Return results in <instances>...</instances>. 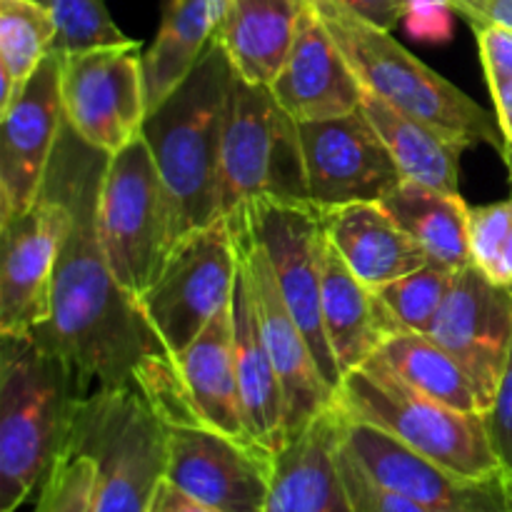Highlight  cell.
Wrapping results in <instances>:
<instances>
[{
    "label": "cell",
    "mask_w": 512,
    "mask_h": 512,
    "mask_svg": "<svg viewBox=\"0 0 512 512\" xmlns=\"http://www.w3.org/2000/svg\"><path fill=\"white\" fill-rule=\"evenodd\" d=\"M110 155L63 123L48 178L70 208V230L53 278L48 323L33 335L73 365L88 388H138L163 420H198L178 365L145 320L138 298L115 280L98 235V198Z\"/></svg>",
    "instance_id": "1"
},
{
    "label": "cell",
    "mask_w": 512,
    "mask_h": 512,
    "mask_svg": "<svg viewBox=\"0 0 512 512\" xmlns=\"http://www.w3.org/2000/svg\"><path fill=\"white\" fill-rule=\"evenodd\" d=\"M85 385L33 335H0V512H18L68 450Z\"/></svg>",
    "instance_id": "2"
},
{
    "label": "cell",
    "mask_w": 512,
    "mask_h": 512,
    "mask_svg": "<svg viewBox=\"0 0 512 512\" xmlns=\"http://www.w3.org/2000/svg\"><path fill=\"white\" fill-rule=\"evenodd\" d=\"M233 65L218 38L188 78L150 110L143 138L170 203L173 243L220 218V143Z\"/></svg>",
    "instance_id": "3"
},
{
    "label": "cell",
    "mask_w": 512,
    "mask_h": 512,
    "mask_svg": "<svg viewBox=\"0 0 512 512\" xmlns=\"http://www.w3.org/2000/svg\"><path fill=\"white\" fill-rule=\"evenodd\" d=\"M308 3L328 25L330 35L368 93L378 95L400 113L433 125L465 148L490 145L503 150L505 135L498 118L458 85L415 58L390 35V30L368 23L340 0Z\"/></svg>",
    "instance_id": "4"
},
{
    "label": "cell",
    "mask_w": 512,
    "mask_h": 512,
    "mask_svg": "<svg viewBox=\"0 0 512 512\" xmlns=\"http://www.w3.org/2000/svg\"><path fill=\"white\" fill-rule=\"evenodd\" d=\"M335 405L355 423L373 425L423 458L463 478L505 475L490 445L485 418L460 413L400 383L378 358H370L340 383Z\"/></svg>",
    "instance_id": "5"
},
{
    "label": "cell",
    "mask_w": 512,
    "mask_h": 512,
    "mask_svg": "<svg viewBox=\"0 0 512 512\" xmlns=\"http://www.w3.org/2000/svg\"><path fill=\"white\" fill-rule=\"evenodd\" d=\"M260 200L310 203L300 125L268 85L233 70L220 143V218Z\"/></svg>",
    "instance_id": "6"
},
{
    "label": "cell",
    "mask_w": 512,
    "mask_h": 512,
    "mask_svg": "<svg viewBox=\"0 0 512 512\" xmlns=\"http://www.w3.org/2000/svg\"><path fill=\"white\" fill-rule=\"evenodd\" d=\"M68 450L98 465L93 512H148L165 475L168 428L138 388H98L80 403Z\"/></svg>",
    "instance_id": "7"
},
{
    "label": "cell",
    "mask_w": 512,
    "mask_h": 512,
    "mask_svg": "<svg viewBox=\"0 0 512 512\" xmlns=\"http://www.w3.org/2000/svg\"><path fill=\"white\" fill-rule=\"evenodd\" d=\"M98 235L115 280L140 298L173 253L170 203L143 133L105 165Z\"/></svg>",
    "instance_id": "8"
},
{
    "label": "cell",
    "mask_w": 512,
    "mask_h": 512,
    "mask_svg": "<svg viewBox=\"0 0 512 512\" xmlns=\"http://www.w3.org/2000/svg\"><path fill=\"white\" fill-rule=\"evenodd\" d=\"M238 248L225 220L175 243L163 270L138 298L145 320L173 360L233 303Z\"/></svg>",
    "instance_id": "9"
},
{
    "label": "cell",
    "mask_w": 512,
    "mask_h": 512,
    "mask_svg": "<svg viewBox=\"0 0 512 512\" xmlns=\"http://www.w3.org/2000/svg\"><path fill=\"white\" fill-rule=\"evenodd\" d=\"M225 220L248 225L260 240L290 315L310 343L325 383L338 395L343 375L323 325V213L313 203L260 200Z\"/></svg>",
    "instance_id": "10"
},
{
    "label": "cell",
    "mask_w": 512,
    "mask_h": 512,
    "mask_svg": "<svg viewBox=\"0 0 512 512\" xmlns=\"http://www.w3.org/2000/svg\"><path fill=\"white\" fill-rule=\"evenodd\" d=\"M143 45L138 40L60 55V95L70 128L105 155L140 138L148 118Z\"/></svg>",
    "instance_id": "11"
},
{
    "label": "cell",
    "mask_w": 512,
    "mask_h": 512,
    "mask_svg": "<svg viewBox=\"0 0 512 512\" xmlns=\"http://www.w3.org/2000/svg\"><path fill=\"white\" fill-rule=\"evenodd\" d=\"M165 428V483L215 512H265L275 458L200 420H165Z\"/></svg>",
    "instance_id": "12"
},
{
    "label": "cell",
    "mask_w": 512,
    "mask_h": 512,
    "mask_svg": "<svg viewBox=\"0 0 512 512\" xmlns=\"http://www.w3.org/2000/svg\"><path fill=\"white\" fill-rule=\"evenodd\" d=\"M298 125L310 203L323 213L353 203H383L405 180L363 108Z\"/></svg>",
    "instance_id": "13"
},
{
    "label": "cell",
    "mask_w": 512,
    "mask_h": 512,
    "mask_svg": "<svg viewBox=\"0 0 512 512\" xmlns=\"http://www.w3.org/2000/svg\"><path fill=\"white\" fill-rule=\"evenodd\" d=\"M230 233L235 238V248H238V258L243 263L245 275H248L265 348H268L275 370H278L285 400V428H288V440H293L318 415L333 408L335 390L325 383L310 343L290 315L283 293L278 288V280H275L273 265H270L268 253L260 245V240L255 238L248 225L240 223L230 225Z\"/></svg>",
    "instance_id": "14"
},
{
    "label": "cell",
    "mask_w": 512,
    "mask_h": 512,
    "mask_svg": "<svg viewBox=\"0 0 512 512\" xmlns=\"http://www.w3.org/2000/svg\"><path fill=\"white\" fill-rule=\"evenodd\" d=\"M68 230L70 208L50 178L28 213L0 225V335H30L48 323Z\"/></svg>",
    "instance_id": "15"
},
{
    "label": "cell",
    "mask_w": 512,
    "mask_h": 512,
    "mask_svg": "<svg viewBox=\"0 0 512 512\" xmlns=\"http://www.w3.org/2000/svg\"><path fill=\"white\" fill-rule=\"evenodd\" d=\"M340 440L370 480L385 490L415 500L433 512H512L508 475L475 480L405 448L373 425L355 423L340 413Z\"/></svg>",
    "instance_id": "16"
},
{
    "label": "cell",
    "mask_w": 512,
    "mask_h": 512,
    "mask_svg": "<svg viewBox=\"0 0 512 512\" xmlns=\"http://www.w3.org/2000/svg\"><path fill=\"white\" fill-rule=\"evenodd\" d=\"M60 55L50 53L0 113V225L35 205L63 133Z\"/></svg>",
    "instance_id": "17"
},
{
    "label": "cell",
    "mask_w": 512,
    "mask_h": 512,
    "mask_svg": "<svg viewBox=\"0 0 512 512\" xmlns=\"http://www.w3.org/2000/svg\"><path fill=\"white\" fill-rule=\"evenodd\" d=\"M425 335L458 360L488 410L512 348V285L495 283L478 265H465Z\"/></svg>",
    "instance_id": "18"
},
{
    "label": "cell",
    "mask_w": 512,
    "mask_h": 512,
    "mask_svg": "<svg viewBox=\"0 0 512 512\" xmlns=\"http://www.w3.org/2000/svg\"><path fill=\"white\" fill-rule=\"evenodd\" d=\"M270 90L298 123L338 118L363 103V83L308 0H303L293 45Z\"/></svg>",
    "instance_id": "19"
},
{
    "label": "cell",
    "mask_w": 512,
    "mask_h": 512,
    "mask_svg": "<svg viewBox=\"0 0 512 512\" xmlns=\"http://www.w3.org/2000/svg\"><path fill=\"white\" fill-rule=\"evenodd\" d=\"M265 512H358L340 470L338 405L275 455Z\"/></svg>",
    "instance_id": "20"
},
{
    "label": "cell",
    "mask_w": 512,
    "mask_h": 512,
    "mask_svg": "<svg viewBox=\"0 0 512 512\" xmlns=\"http://www.w3.org/2000/svg\"><path fill=\"white\" fill-rule=\"evenodd\" d=\"M233 355L248 438L255 448L275 458L288 445L283 388L260 333L258 310L240 258L233 290Z\"/></svg>",
    "instance_id": "21"
},
{
    "label": "cell",
    "mask_w": 512,
    "mask_h": 512,
    "mask_svg": "<svg viewBox=\"0 0 512 512\" xmlns=\"http://www.w3.org/2000/svg\"><path fill=\"white\" fill-rule=\"evenodd\" d=\"M323 230L348 268L373 290L430 263L423 248L395 223L383 203H353L325 210Z\"/></svg>",
    "instance_id": "22"
},
{
    "label": "cell",
    "mask_w": 512,
    "mask_h": 512,
    "mask_svg": "<svg viewBox=\"0 0 512 512\" xmlns=\"http://www.w3.org/2000/svg\"><path fill=\"white\" fill-rule=\"evenodd\" d=\"M323 325L343 378L368 363L395 335L378 290L368 288L348 268L328 238L323 248Z\"/></svg>",
    "instance_id": "23"
},
{
    "label": "cell",
    "mask_w": 512,
    "mask_h": 512,
    "mask_svg": "<svg viewBox=\"0 0 512 512\" xmlns=\"http://www.w3.org/2000/svg\"><path fill=\"white\" fill-rule=\"evenodd\" d=\"M175 365L195 418L230 438L253 445L245 430L235 375L233 303L210 320L208 328L178 355Z\"/></svg>",
    "instance_id": "24"
},
{
    "label": "cell",
    "mask_w": 512,
    "mask_h": 512,
    "mask_svg": "<svg viewBox=\"0 0 512 512\" xmlns=\"http://www.w3.org/2000/svg\"><path fill=\"white\" fill-rule=\"evenodd\" d=\"M300 10L303 0H228L215 38L240 78L270 88L290 53Z\"/></svg>",
    "instance_id": "25"
},
{
    "label": "cell",
    "mask_w": 512,
    "mask_h": 512,
    "mask_svg": "<svg viewBox=\"0 0 512 512\" xmlns=\"http://www.w3.org/2000/svg\"><path fill=\"white\" fill-rule=\"evenodd\" d=\"M228 0H168L153 45L143 53L148 113L198 65L218 35Z\"/></svg>",
    "instance_id": "26"
},
{
    "label": "cell",
    "mask_w": 512,
    "mask_h": 512,
    "mask_svg": "<svg viewBox=\"0 0 512 512\" xmlns=\"http://www.w3.org/2000/svg\"><path fill=\"white\" fill-rule=\"evenodd\" d=\"M360 108L388 145L405 180L460 195V155L468 150L465 145L455 143L453 138L413 115L400 113L368 90L363 93Z\"/></svg>",
    "instance_id": "27"
},
{
    "label": "cell",
    "mask_w": 512,
    "mask_h": 512,
    "mask_svg": "<svg viewBox=\"0 0 512 512\" xmlns=\"http://www.w3.org/2000/svg\"><path fill=\"white\" fill-rule=\"evenodd\" d=\"M383 208L423 248L430 263L463 270L470 258V205L460 195L403 180Z\"/></svg>",
    "instance_id": "28"
},
{
    "label": "cell",
    "mask_w": 512,
    "mask_h": 512,
    "mask_svg": "<svg viewBox=\"0 0 512 512\" xmlns=\"http://www.w3.org/2000/svg\"><path fill=\"white\" fill-rule=\"evenodd\" d=\"M375 358L408 388L460 413H485L483 400L458 360L425 333H395Z\"/></svg>",
    "instance_id": "29"
},
{
    "label": "cell",
    "mask_w": 512,
    "mask_h": 512,
    "mask_svg": "<svg viewBox=\"0 0 512 512\" xmlns=\"http://www.w3.org/2000/svg\"><path fill=\"white\" fill-rule=\"evenodd\" d=\"M58 23L38 0H0V113L53 53Z\"/></svg>",
    "instance_id": "30"
},
{
    "label": "cell",
    "mask_w": 512,
    "mask_h": 512,
    "mask_svg": "<svg viewBox=\"0 0 512 512\" xmlns=\"http://www.w3.org/2000/svg\"><path fill=\"white\" fill-rule=\"evenodd\" d=\"M455 270L438 263H425L405 278L393 280L378 290V298L393 323L395 333H425L435 313L453 288Z\"/></svg>",
    "instance_id": "31"
},
{
    "label": "cell",
    "mask_w": 512,
    "mask_h": 512,
    "mask_svg": "<svg viewBox=\"0 0 512 512\" xmlns=\"http://www.w3.org/2000/svg\"><path fill=\"white\" fill-rule=\"evenodd\" d=\"M50 10L58 23L55 55L133 43V38L113 23L103 0H50Z\"/></svg>",
    "instance_id": "32"
},
{
    "label": "cell",
    "mask_w": 512,
    "mask_h": 512,
    "mask_svg": "<svg viewBox=\"0 0 512 512\" xmlns=\"http://www.w3.org/2000/svg\"><path fill=\"white\" fill-rule=\"evenodd\" d=\"M98 465L93 455L65 450L63 458L38 490L33 512H93Z\"/></svg>",
    "instance_id": "33"
},
{
    "label": "cell",
    "mask_w": 512,
    "mask_h": 512,
    "mask_svg": "<svg viewBox=\"0 0 512 512\" xmlns=\"http://www.w3.org/2000/svg\"><path fill=\"white\" fill-rule=\"evenodd\" d=\"M512 230V200L470 208V258L485 275H493L500 250Z\"/></svg>",
    "instance_id": "34"
},
{
    "label": "cell",
    "mask_w": 512,
    "mask_h": 512,
    "mask_svg": "<svg viewBox=\"0 0 512 512\" xmlns=\"http://www.w3.org/2000/svg\"><path fill=\"white\" fill-rule=\"evenodd\" d=\"M340 470H343V478L348 483V490L353 495V503L358 512H433L425 508V505L403 498V495L393 493V490H385L383 485L370 480L368 473L355 463L353 455L343 448V440H340Z\"/></svg>",
    "instance_id": "35"
},
{
    "label": "cell",
    "mask_w": 512,
    "mask_h": 512,
    "mask_svg": "<svg viewBox=\"0 0 512 512\" xmlns=\"http://www.w3.org/2000/svg\"><path fill=\"white\" fill-rule=\"evenodd\" d=\"M483 418L500 468L512 480V348L503 378H500L498 390H495L493 405L485 410Z\"/></svg>",
    "instance_id": "36"
},
{
    "label": "cell",
    "mask_w": 512,
    "mask_h": 512,
    "mask_svg": "<svg viewBox=\"0 0 512 512\" xmlns=\"http://www.w3.org/2000/svg\"><path fill=\"white\" fill-rule=\"evenodd\" d=\"M473 30L478 35L485 78H512V30L498 28V25H478Z\"/></svg>",
    "instance_id": "37"
},
{
    "label": "cell",
    "mask_w": 512,
    "mask_h": 512,
    "mask_svg": "<svg viewBox=\"0 0 512 512\" xmlns=\"http://www.w3.org/2000/svg\"><path fill=\"white\" fill-rule=\"evenodd\" d=\"M450 10L463 15L473 28L498 25L512 30V0H448Z\"/></svg>",
    "instance_id": "38"
},
{
    "label": "cell",
    "mask_w": 512,
    "mask_h": 512,
    "mask_svg": "<svg viewBox=\"0 0 512 512\" xmlns=\"http://www.w3.org/2000/svg\"><path fill=\"white\" fill-rule=\"evenodd\" d=\"M340 3L368 23L393 30L400 20H405L410 0H340Z\"/></svg>",
    "instance_id": "39"
},
{
    "label": "cell",
    "mask_w": 512,
    "mask_h": 512,
    "mask_svg": "<svg viewBox=\"0 0 512 512\" xmlns=\"http://www.w3.org/2000/svg\"><path fill=\"white\" fill-rule=\"evenodd\" d=\"M148 512H215V510L195 503V500H190L188 495H183L180 490H175L173 485H168L163 480V483L158 485V490H155V498L153 503H150Z\"/></svg>",
    "instance_id": "40"
},
{
    "label": "cell",
    "mask_w": 512,
    "mask_h": 512,
    "mask_svg": "<svg viewBox=\"0 0 512 512\" xmlns=\"http://www.w3.org/2000/svg\"><path fill=\"white\" fill-rule=\"evenodd\" d=\"M488 85L490 93H493L495 118H498L505 140L512 143V78L488 80Z\"/></svg>",
    "instance_id": "41"
},
{
    "label": "cell",
    "mask_w": 512,
    "mask_h": 512,
    "mask_svg": "<svg viewBox=\"0 0 512 512\" xmlns=\"http://www.w3.org/2000/svg\"><path fill=\"white\" fill-rule=\"evenodd\" d=\"M490 280H495V283H500V285H512V230H510L508 240H505L503 250H500L498 265H495Z\"/></svg>",
    "instance_id": "42"
},
{
    "label": "cell",
    "mask_w": 512,
    "mask_h": 512,
    "mask_svg": "<svg viewBox=\"0 0 512 512\" xmlns=\"http://www.w3.org/2000/svg\"><path fill=\"white\" fill-rule=\"evenodd\" d=\"M500 155H503L505 165H508V173H510V180H512V143H508V140H505V145H503V150H500Z\"/></svg>",
    "instance_id": "43"
},
{
    "label": "cell",
    "mask_w": 512,
    "mask_h": 512,
    "mask_svg": "<svg viewBox=\"0 0 512 512\" xmlns=\"http://www.w3.org/2000/svg\"><path fill=\"white\" fill-rule=\"evenodd\" d=\"M38 3H43V5H50V0H38Z\"/></svg>",
    "instance_id": "44"
}]
</instances>
